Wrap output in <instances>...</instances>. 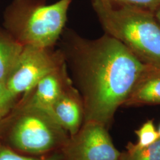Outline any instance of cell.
<instances>
[{"label":"cell","instance_id":"6da1fadb","mask_svg":"<svg viewBox=\"0 0 160 160\" xmlns=\"http://www.w3.org/2000/svg\"><path fill=\"white\" fill-rule=\"evenodd\" d=\"M61 50L80 87L86 122L106 126L151 68L108 34L87 39L63 30Z\"/></svg>","mask_w":160,"mask_h":160},{"label":"cell","instance_id":"7c38bea8","mask_svg":"<svg viewBox=\"0 0 160 160\" xmlns=\"http://www.w3.org/2000/svg\"><path fill=\"white\" fill-rule=\"evenodd\" d=\"M135 133L138 137L136 145L139 148L146 147L154 143L160 138L152 120L146 122L139 129L135 131Z\"/></svg>","mask_w":160,"mask_h":160},{"label":"cell","instance_id":"52a82bcc","mask_svg":"<svg viewBox=\"0 0 160 160\" xmlns=\"http://www.w3.org/2000/svg\"><path fill=\"white\" fill-rule=\"evenodd\" d=\"M70 85L71 81L65 62L38 82L30 92L24 96L27 100L23 106L40 110L51 117L52 106Z\"/></svg>","mask_w":160,"mask_h":160},{"label":"cell","instance_id":"9a60e30c","mask_svg":"<svg viewBox=\"0 0 160 160\" xmlns=\"http://www.w3.org/2000/svg\"><path fill=\"white\" fill-rule=\"evenodd\" d=\"M0 160H58L56 157H52L47 159H35L23 157L17 154L10 149L0 146Z\"/></svg>","mask_w":160,"mask_h":160},{"label":"cell","instance_id":"8fae6325","mask_svg":"<svg viewBox=\"0 0 160 160\" xmlns=\"http://www.w3.org/2000/svg\"><path fill=\"white\" fill-rule=\"evenodd\" d=\"M119 160H160V138L154 143L142 148L129 142L126 151L120 154Z\"/></svg>","mask_w":160,"mask_h":160},{"label":"cell","instance_id":"8992f818","mask_svg":"<svg viewBox=\"0 0 160 160\" xmlns=\"http://www.w3.org/2000/svg\"><path fill=\"white\" fill-rule=\"evenodd\" d=\"M120 154L105 126L92 121L86 122L67 152L69 160H119Z\"/></svg>","mask_w":160,"mask_h":160},{"label":"cell","instance_id":"5b68a950","mask_svg":"<svg viewBox=\"0 0 160 160\" xmlns=\"http://www.w3.org/2000/svg\"><path fill=\"white\" fill-rule=\"evenodd\" d=\"M21 112L12 133L16 147L34 154L52 148L57 142L55 126L57 123L46 112L38 109L23 106Z\"/></svg>","mask_w":160,"mask_h":160},{"label":"cell","instance_id":"7a4b0ae2","mask_svg":"<svg viewBox=\"0 0 160 160\" xmlns=\"http://www.w3.org/2000/svg\"><path fill=\"white\" fill-rule=\"evenodd\" d=\"M105 33L143 63L160 69V24L154 12L107 0H92Z\"/></svg>","mask_w":160,"mask_h":160},{"label":"cell","instance_id":"277c9868","mask_svg":"<svg viewBox=\"0 0 160 160\" xmlns=\"http://www.w3.org/2000/svg\"><path fill=\"white\" fill-rule=\"evenodd\" d=\"M65 63L61 50L52 48L24 46L15 67L6 81L12 94L27 96L46 75Z\"/></svg>","mask_w":160,"mask_h":160},{"label":"cell","instance_id":"e0dca14e","mask_svg":"<svg viewBox=\"0 0 160 160\" xmlns=\"http://www.w3.org/2000/svg\"><path fill=\"white\" fill-rule=\"evenodd\" d=\"M158 135H159V137L160 138V125L159 126V128H158Z\"/></svg>","mask_w":160,"mask_h":160},{"label":"cell","instance_id":"3957f363","mask_svg":"<svg viewBox=\"0 0 160 160\" xmlns=\"http://www.w3.org/2000/svg\"><path fill=\"white\" fill-rule=\"evenodd\" d=\"M72 1L48 5L42 0H14L6 12L9 34L23 46L52 48L63 32Z\"/></svg>","mask_w":160,"mask_h":160},{"label":"cell","instance_id":"2e32d148","mask_svg":"<svg viewBox=\"0 0 160 160\" xmlns=\"http://www.w3.org/2000/svg\"><path fill=\"white\" fill-rule=\"evenodd\" d=\"M155 16L160 24V6L155 11Z\"/></svg>","mask_w":160,"mask_h":160},{"label":"cell","instance_id":"4fadbf2b","mask_svg":"<svg viewBox=\"0 0 160 160\" xmlns=\"http://www.w3.org/2000/svg\"><path fill=\"white\" fill-rule=\"evenodd\" d=\"M16 98L7 88L6 83L0 81V120L10 112Z\"/></svg>","mask_w":160,"mask_h":160},{"label":"cell","instance_id":"9c48e42d","mask_svg":"<svg viewBox=\"0 0 160 160\" xmlns=\"http://www.w3.org/2000/svg\"><path fill=\"white\" fill-rule=\"evenodd\" d=\"M160 104V69L151 68L141 77L125 106Z\"/></svg>","mask_w":160,"mask_h":160},{"label":"cell","instance_id":"5bb4252c","mask_svg":"<svg viewBox=\"0 0 160 160\" xmlns=\"http://www.w3.org/2000/svg\"><path fill=\"white\" fill-rule=\"evenodd\" d=\"M112 2L135 7L151 12L155 11L160 6V0H107Z\"/></svg>","mask_w":160,"mask_h":160},{"label":"cell","instance_id":"30bf717a","mask_svg":"<svg viewBox=\"0 0 160 160\" xmlns=\"http://www.w3.org/2000/svg\"><path fill=\"white\" fill-rule=\"evenodd\" d=\"M24 46L9 33L0 30V81H6L15 67Z\"/></svg>","mask_w":160,"mask_h":160},{"label":"cell","instance_id":"ba28073f","mask_svg":"<svg viewBox=\"0 0 160 160\" xmlns=\"http://www.w3.org/2000/svg\"><path fill=\"white\" fill-rule=\"evenodd\" d=\"M83 114L82 103L70 85L52 106L50 116L59 126L65 128L72 135H76Z\"/></svg>","mask_w":160,"mask_h":160}]
</instances>
